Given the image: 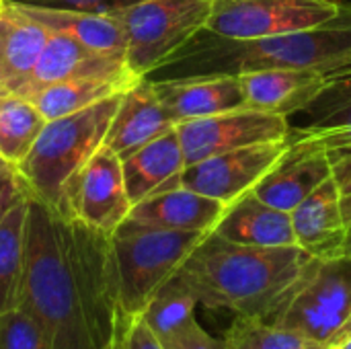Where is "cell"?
Instances as JSON below:
<instances>
[{"label": "cell", "instance_id": "cell-1", "mask_svg": "<svg viewBox=\"0 0 351 349\" xmlns=\"http://www.w3.org/2000/svg\"><path fill=\"white\" fill-rule=\"evenodd\" d=\"M19 309L51 349H109L121 335L111 234L29 197Z\"/></svg>", "mask_w": 351, "mask_h": 349}, {"label": "cell", "instance_id": "cell-2", "mask_svg": "<svg viewBox=\"0 0 351 349\" xmlns=\"http://www.w3.org/2000/svg\"><path fill=\"white\" fill-rule=\"evenodd\" d=\"M311 259L298 245L249 247L208 232L175 276L199 306L274 323Z\"/></svg>", "mask_w": 351, "mask_h": 349}, {"label": "cell", "instance_id": "cell-3", "mask_svg": "<svg viewBox=\"0 0 351 349\" xmlns=\"http://www.w3.org/2000/svg\"><path fill=\"white\" fill-rule=\"evenodd\" d=\"M351 66V2L325 25L261 39H228L202 29L152 72L150 80L241 76L265 68H308L333 74Z\"/></svg>", "mask_w": 351, "mask_h": 349}, {"label": "cell", "instance_id": "cell-4", "mask_svg": "<svg viewBox=\"0 0 351 349\" xmlns=\"http://www.w3.org/2000/svg\"><path fill=\"white\" fill-rule=\"evenodd\" d=\"M119 97L121 93L82 111L45 121L27 156L14 167L33 200L66 214L72 181L103 146Z\"/></svg>", "mask_w": 351, "mask_h": 349}, {"label": "cell", "instance_id": "cell-5", "mask_svg": "<svg viewBox=\"0 0 351 349\" xmlns=\"http://www.w3.org/2000/svg\"><path fill=\"white\" fill-rule=\"evenodd\" d=\"M208 232L165 230L130 218L111 234L119 309L125 321L144 313L152 296L177 274Z\"/></svg>", "mask_w": 351, "mask_h": 349}, {"label": "cell", "instance_id": "cell-6", "mask_svg": "<svg viewBox=\"0 0 351 349\" xmlns=\"http://www.w3.org/2000/svg\"><path fill=\"white\" fill-rule=\"evenodd\" d=\"M218 0H144L117 12L128 39L125 64L146 76L195 33H199Z\"/></svg>", "mask_w": 351, "mask_h": 349}, {"label": "cell", "instance_id": "cell-7", "mask_svg": "<svg viewBox=\"0 0 351 349\" xmlns=\"http://www.w3.org/2000/svg\"><path fill=\"white\" fill-rule=\"evenodd\" d=\"M351 313V257H313L274 325L327 348Z\"/></svg>", "mask_w": 351, "mask_h": 349}, {"label": "cell", "instance_id": "cell-8", "mask_svg": "<svg viewBox=\"0 0 351 349\" xmlns=\"http://www.w3.org/2000/svg\"><path fill=\"white\" fill-rule=\"evenodd\" d=\"M341 0H218L206 31L228 39H261L329 23Z\"/></svg>", "mask_w": 351, "mask_h": 349}, {"label": "cell", "instance_id": "cell-9", "mask_svg": "<svg viewBox=\"0 0 351 349\" xmlns=\"http://www.w3.org/2000/svg\"><path fill=\"white\" fill-rule=\"evenodd\" d=\"M175 130L183 148L185 165H193L237 148L265 142H284L292 136L288 117L251 107L189 119L177 123Z\"/></svg>", "mask_w": 351, "mask_h": 349}, {"label": "cell", "instance_id": "cell-10", "mask_svg": "<svg viewBox=\"0 0 351 349\" xmlns=\"http://www.w3.org/2000/svg\"><path fill=\"white\" fill-rule=\"evenodd\" d=\"M130 212L132 202L125 191L121 158L101 146L72 181L64 216H74L101 232L113 234Z\"/></svg>", "mask_w": 351, "mask_h": 349}, {"label": "cell", "instance_id": "cell-11", "mask_svg": "<svg viewBox=\"0 0 351 349\" xmlns=\"http://www.w3.org/2000/svg\"><path fill=\"white\" fill-rule=\"evenodd\" d=\"M288 144L290 140L265 142L214 154L187 165L179 177V185L228 206L243 193L253 191V187L284 154Z\"/></svg>", "mask_w": 351, "mask_h": 349}, {"label": "cell", "instance_id": "cell-12", "mask_svg": "<svg viewBox=\"0 0 351 349\" xmlns=\"http://www.w3.org/2000/svg\"><path fill=\"white\" fill-rule=\"evenodd\" d=\"M331 177L333 158L323 142L311 134L292 132L288 148L253 187V193L265 204L290 214Z\"/></svg>", "mask_w": 351, "mask_h": 349}, {"label": "cell", "instance_id": "cell-13", "mask_svg": "<svg viewBox=\"0 0 351 349\" xmlns=\"http://www.w3.org/2000/svg\"><path fill=\"white\" fill-rule=\"evenodd\" d=\"M86 76L123 78L136 74L128 68L125 60L105 56L70 39L68 35L49 31V37L45 41V47L35 68L10 93L31 101L45 86L74 80V78H86Z\"/></svg>", "mask_w": 351, "mask_h": 349}, {"label": "cell", "instance_id": "cell-14", "mask_svg": "<svg viewBox=\"0 0 351 349\" xmlns=\"http://www.w3.org/2000/svg\"><path fill=\"white\" fill-rule=\"evenodd\" d=\"M173 128L175 121L162 107L154 82L146 76H138L121 93L103 146L121 158Z\"/></svg>", "mask_w": 351, "mask_h": 349}, {"label": "cell", "instance_id": "cell-15", "mask_svg": "<svg viewBox=\"0 0 351 349\" xmlns=\"http://www.w3.org/2000/svg\"><path fill=\"white\" fill-rule=\"evenodd\" d=\"M239 78L247 107L284 117L304 113L327 86V74L308 68H265Z\"/></svg>", "mask_w": 351, "mask_h": 349}, {"label": "cell", "instance_id": "cell-16", "mask_svg": "<svg viewBox=\"0 0 351 349\" xmlns=\"http://www.w3.org/2000/svg\"><path fill=\"white\" fill-rule=\"evenodd\" d=\"M339 200L341 191L331 177L290 212L296 245L311 257L333 259L346 255L348 226Z\"/></svg>", "mask_w": 351, "mask_h": 349}, {"label": "cell", "instance_id": "cell-17", "mask_svg": "<svg viewBox=\"0 0 351 349\" xmlns=\"http://www.w3.org/2000/svg\"><path fill=\"white\" fill-rule=\"evenodd\" d=\"M152 82L175 125L247 107L239 76H199Z\"/></svg>", "mask_w": 351, "mask_h": 349}, {"label": "cell", "instance_id": "cell-18", "mask_svg": "<svg viewBox=\"0 0 351 349\" xmlns=\"http://www.w3.org/2000/svg\"><path fill=\"white\" fill-rule=\"evenodd\" d=\"M185 167L183 148L175 128L121 156L125 191L132 206L177 187Z\"/></svg>", "mask_w": 351, "mask_h": 349}, {"label": "cell", "instance_id": "cell-19", "mask_svg": "<svg viewBox=\"0 0 351 349\" xmlns=\"http://www.w3.org/2000/svg\"><path fill=\"white\" fill-rule=\"evenodd\" d=\"M212 232L230 243L249 247L296 245L290 214L265 204L253 191H247L228 204Z\"/></svg>", "mask_w": 351, "mask_h": 349}, {"label": "cell", "instance_id": "cell-20", "mask_svg": "<svg viewBox=\"0 0 351 349\" xmlns=\"http://www.w3.org/2000/svg\"><path fill=\"white\" fill-rule=\"evenodd\" d=\"M224 208L226 206L218 200L177 185L132 206L128 218L152 228L212 232Z\"/></svg>", "mask_w": 351, "mask_h": 349}, {"label": "cell", "instance_id": "cell-21", "mask_svg": "<svg viewBox=\"0 0 351 349\" xmlns=\"http://www.w3.org/2000/svg\"><path fill=\"white\" fill-rule=\"evenodd\" d=\"M16 6L31 19L41 23L47 31L68 35L70 39L95 51L125 60L128 39H125V29L117 14L51 8V6H25V4H16Z\"/></svg>", "mask_w": 351, "mask_h": 349}, {"label": "cell", "instance_id": "cell-22", "mask_svg": "<svg viewBox=\"0 0 351 349\" xmlns=\"http://www.w3.org/2000/svg\"><path fill=\"white\" fill-rule=\"evenodd\" d=\"M49 31L25 14L16 4L4 2L0 12V82L10 93L37 64Z\"/></svg>", "mask_w": 351, "mask_h": 349}, {"label": "cell", "instance_id": "cell-23", "mask_svg": "<svg viewBox=\"0 0 351 349\" xmlns=\"http://www.w3.org/2000/svg\"><path fill=\"white\" fill-rule=\"evenodd\" d=\"M138 76H123V78H111V76H86V78H74L66 82H58L51 86H45L39 91L31 103L39 109V113L47 119L64 117L76 111H82L86 107H93L95 103L109 99L113 95L123 93Z\"/></svg>", "mask_w": 351, "mask_h": 349}, {"label": "cell", "instance_id": "cell-24", "mask_svg": "<svg viewBox=\"0 0 351 349\" xmlns=\"http://www.w3.org/2000/svg\"><path fill=\"white\" fill-rule=\"evenodd\" d=\"M45 117L25 97L6 93L0 97V156L16 167L37 140Z\"/></svg>", "mask_w": 351, "mask_h": 349}, {"label": "cell", "instance_id": "cell-25", "mask_svg": "<svg viewBox=\"0 0 351 349\" xmlns=\"http://www.w3.org/2000/svg\"><path fill=\"white\" fill-rule=\"evenodd\" d=\"M195 306H199L195 296L177 276H173L152 296L140 319L148 325V329L156 335V339L165 344L197 321Z\"/></svg>", "mask_w": 351, "mask_h": 349}, {"label": "cell", "instance_id": "cell-26", "mask_svg": "<svg viewBox=\"0 0 351 349\" xmlns=\"http://www.w3.org/2000/svg\"><path fill=\"white\" fill-rule=\"evenodd\" d=\"M27 202L29 197L14 206L0 222V315L19 306L25 259Z\"/></svg>", "mask_w": 351, "mask_h": 349}, {"label": "cell", "instance_id": "cell-27", "mask_svg": "<svg viewBox=\"0 0 351 349\" xmlns=\"http://www.w3.org/2000/svg\"><path fill=\"white\" fill-rule=\"evenodd\" d=\"M228 349H319L304 335L259 319L237 317L224 335Z\"/></svg>", "mask_w": 351, "mask_h": 349}, {"label": "cell", "instance_id": "cell-28", "mask_svg": "<svg viewBox=\"0 0 351 349\" xmlns=\"http://www.w3.org/2000/svg\"><path fill=\"white\" fill-rule=\"evenodd\" d=\"M0 349H51L43 329L19 306L0 315Z\"/></svg>", "mask_w": 351, "mask_h": 349}, {"label": "cell", "instance_id": "cell-29", "mask_svg": "<svg viewBox=\"0 0 351 349\" xmlns=\"http://www.w3.org/2000/svg\"><path fill=\"white\" fill-rule=\"evenodd\" d=\"M304 115H308V123L304 128H294L296 132H323V130L351 128V97L331 105L311 107L304 111Z\"/></svg>", "mask_w": 351, "mask_h": 349}, {"label": "cell", "instance_id": "cell-30", "mask_svg": "<svg viewBox=\"0 0 351 349\" xmlns=\"http://www.w3.org/2000/svg\"><path fill=\"white\" fill-rule=\"evenodd\" d=\"M10 4H25V6H51V8H72V10H88V12H103V14H117L134 4L144 0H4Z\"/></svg>", "mask_w": 351, "mask_h": 349}, {"label": "cell", "instance_id": "cell-31", "mask_svg": "<svg viewBox=\"0 0 351 349\" xmlns=\"http://www.w3.org/2000/svg\"><path fill=\"white\" fill-rule=\"evenodd\" d=\"M165 349H228L224 337H214L210 335L197 321L187 327L185 331L177 333L169 341L162 344Z\"/></svg>", "mask_w": 351, "mask_h": 349}, {"label": "cell", "instance_id": "cell-32", "mask_svg": "<svg viewBox=\"0 0 351 349\" xmlns=\"http://www.w3.org/2000/svg\"><path fill=\"white\" fill-rule=\"evenodd\" d=\"M115 349H165L156 339V335L148 329V325L136 317L125 323L119 339L115 341Z\"/></svg>", "mask_w": 351, "mask_h": 349}, {"label": "cell", "instance_id": "cell-33", "mask_svg": "<svg viewBox=\"0 0 351 349\" xmlns=\"http://www.w3.org/2000/svg\"><path fill=\"white\" fill-rule=\"evenodd\" d=\"M27 197H31V195L27 191L25 181L16 173V169H10V171L2 173L0 175V222L8 216V212L14 206H19Z\"/></svg>", "mask_w": 351, "mask_h": 349}, {"label": "cell", "instance_id": "cell-34", "mask_svg": "<svg viewBox=\"0 0 351 349\" xmlns=\"http://www.w3.org/2000/svg\"><path fill=\"white\" fill-rule=\"evenodd\" d=\"M348 97H351V66L343 68V70H337V72H333V74L327 76L325 91L317 97V101L311 107L331 105V103H337V101L348 99Z\"/></svg>", "mask_w": 351, "mask_h": 349}, {"label": "cell", "instance_id": "cell-35", "mask_svg": "<svg viewBox=\"0 0 351 349\" xmlns=\"http://www.w3.org/2000/svg\"><path fill=\"white\" fill-rule=\"evenodd\" d=\"M333 179L341 193L351 191V152L333 158Z\"/></svg>", "mask_w": 351, "mask_h": 349}, {"label": "cell", "instance_id": "cell-36", "mask_svg": "<svg viewBox=\"0 0 351 349\" xmlns=\"http://www.w3.org/2000/svg\"><path fill=\"white\" fill-rule=\"evenodd\" d=\"M350 339H351V313H350V317L346 319V323L339 327V331L331 337V341H329L327 349H339L341 346H346Z\"/></svg>", "mask_w": 351, "mask_h": 349}, {"label": "cell", "instance_id": "cell-37", "mask_svg": "<svg viewBox=\"0 0 351 349\" xmlns=\"http://www.w3.org/2000/svg\"><path fill=\"white\" fill-rule=\"evenodd\" d=\"M339 208H341L343 222H346V226H348V230H350L351 228V191H348V193H341Z\"/></svg>", "mask_w": 351, "mask_h": 349}, {"label": "cell", "instance_id": "cell-38", "mask_svg": "<svg viewBox=\"0 0 351 349\" xmlns=\"http://www.w3.org/2000/svg\"><path fill=\"white\" fill-rule=\"evenodd\" d=\"M10 169H14V167H12L8 160H4V158L0 156V175H2V173H6V171H10Z\"/></svg>", "mask_w": 351, "mask_h": 349}, {"label": "cell", "instance_id": "cell-39", "mask_svg": "<svg viewBox=\"0 0 351 349\" xmlns=\"http://www.w3.org/2000/svg\"><path fill=\"white\" fill-rule=\"evenodd\" d=\"M346 255L351 257V228L348 230V241H346Z\"/></svg>", "mask_w": 351, "mask_h": 349}, {"label": "cell", "instance_id": "cell-40", "mask_svg": "<svg viewBox=\"0 0 351 349\" xmlns=\"http://www.w3.org/2000/svg\"><path fill=\"white\" fill-rule=\"evenodd\" d=\"M6 93H8V91H6V86H4V84L0 82V97H4Z\"/></svg>", "mask_w": 351, "mask_h": 349}, {"label": "cell", "instance_id": "cell-41", "mask_svg": "<svg viewBox=\"0 0 351 349\" xmlns=\"http://www.w3.org/2000/svg\"><path fill=\"white\" fill-rule=\"evenodd\" d=\"M339 349H351V339L350 341H348V344H346V346H341V348Z\"/></svg>", "mask_w": 351, "mask_h": 349}, {"label": "cell", "instance_id": "cell-42", "mask_svg": "<svg viewBox=\"0 0 351 349\" xmlns=\"http://www.w3.org/2000/svg\"><path fill=\"white\" fill-rule=\"evenodd\" d=\"M2 8H4V0H0V12H2Z\"/></svg>", "mask_w": 351, "mask_h": 349}, {"label": "cell", "instance_id": "cell-43", "mask_svg": "<svg viewBox=\"0 0 351 349\" xmlns=\"http://www.w3.org/2000/svg\"><path fill=\"white\" fill-rule=\"evenodd\" d=\"M109 349H115V344H113V346H111V348H109Z\"/></svg>", "mask_w": 351, "mask_h": 349}, {"label": "cell", "instance_id": "cell-44", "mask_svg": "<svg viewBox=\"0 0 351 349\" xmlns=\"http://www.w3.org/2000/svg\"><path fill=\"white\" fill-rule=\"evenodd\" d=\"M319 349H327V348H319Z\"/></svg>", "mask_w": 351, "mask_h": 349}]
</instances>
